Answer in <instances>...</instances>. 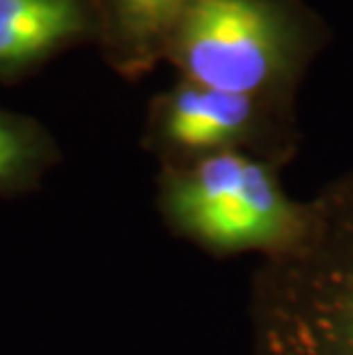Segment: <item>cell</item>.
<instances>
[{
  "label": "cell",
  "mask_w": 353,
  "mask_h": 355,
  "mask_svg": "<svg viewBox=\"0 0 353 355\" xmlns=\"http://www.w3.org/2000/svg\"><path fill=\"white\" fill-rule=\"evenodd\" d=\"M252 355H353V172L307 200L303 236L250 284Z\"/></svg>",
  "instance_id": "cell-1"
},
{
  "label": "cell",
  "mask_w": 353,
  "mask_h": 355,
  "mask_svg": "<svg viewBox=\"0 0 353 355\" xmlns=\"http://www.w3.org/2000/svg\"><path fill=\"white\" fill-rule=\"evenodd\" d=\"M328 42L326 21L305 0H189L165 62L198 85L296 108Z\"/></svg>",
  "instance_id": "cell-2"
},
{
  "label": "cell",
  "mask_w": 353,
  "mask_h": 355,
  "mask_svg": "<svg viewBox=\"0 0 353 355\" xmlns=\"http://www.w3.org/2000/svg\"><path fill=\"white\" fill-rule=\"evenodd\" d=\"M282 165L227 152L163 165L159 209L168 227L216 257L284 252L307 227V202L284 191Z\"/></svg>",
  "instance_id": "cell-3"
},
{
  "label": "cell",
  "mask_w": 353,
  "mask_h": 355,
  "mask_svg": "<svg viewBox=\"0 0 353 355\" xmlns=\"http://www.w3.org/2000/svg\"><path fill=\"white\" fill-rule=\"evenodd\" d=\"M296 108L179 78L149 103L142 145L163 165L243 152L287 165L298 152Z\"/></svg>",
  "instance_id": "cell-4"
},
{
  "label": "cell",
  "mask_w": 353,
  "mask_h": 355,
  "mask_svg": "<svg viewBox=\"0 0 353 355\" xmlns=\"http://www.w3.org/2000/svg\"><path fill=\"white\" fill-rule=\"evenodd\" d=\"M96 49L112 71L138 80L165 62L170 37L189 0H83Z\"/></svg>",
  "instance_id": "cell-5"
},
{
  "label": "cell",
  "mask_w": 353,
  "mask_h": 355,
  "mask_svg": "<svg viewBox=\"0 0 353 355\" xmlns=\"http://www.w3.org/2000/svg\"><path fill=\"white\" fill-rule=\"evenodd\" d=\"M83 0H0V80H12L58 53L92 42Z\"/></svg>",
  "instance_id": "cell-6"
},
{
  "label": "cell",
  "mask_w": 353,
  "mask_h": 355,
  "mask_svg": "<svg viewBox=\"0 0 353 355\" xmlns=\"http://www.w3.org/2000/svg\"><path fill=\"white\" fill-rule=\"evenodd\" d=\"M58 161V145L37 119L0 108V195L24 193Z\"/></svg>",
  "instance_id": "cell-7"
}]
</instances>
